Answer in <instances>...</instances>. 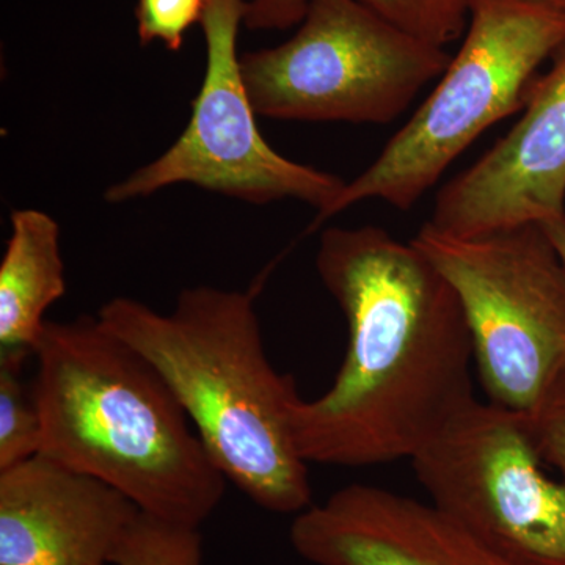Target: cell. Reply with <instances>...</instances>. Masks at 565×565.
Returning a JSON list of instances; mask_svg holds the SVG:
<instances>
[{
  "label": "cell",
  "instance_id": "e0dca14e",
  "mask_svg": "<svg viewBox=\"0 0 565 565\" xmlns=\"http://www.w3.org/2000/svg\"><path fill=\"white\" fill-rule=\"evenodd\" d=\"M527 418L539 452L565 481V371Z\"/></svg>",
  "mask_w": 565,
  "mask_h": 565
},
{
  "label": "cell",
  "instance_id": "9c48e42d",
  "mask_svg": "<svg viewBox=\"0 0 565 565\" xmlns=\"http://www.w3.org/2000/svg\"><path fill=\"white\" fill-rule=\"evenodd\" d=\"M522 118L437 195L427 225L468 237L565 215V46L527 90Z\"/></svg>",
  "mask_w": 565,
  "mask_h": 565
},
{
  "label": "cell",
  "instance_id": "d6986e66",
  "mask_svg": "<svg viewBox=\"0 0 565 565\" xmlns=\"http://www.w3.org/2000/svg\"><path fill=\"white\" fill-rule=\"evenodd\" d=\"M541 2L546 3V6L555 7V9L564 11L565 13V0H541Z\"/></svg>",
  "mask_w": 565,
  "mask_h": 565
},
{
  "label": "cell",
  "instance_id": "30bf717a",
  "mask_svg": "<svg viewBox=\"0 0 565 565\" xmlns=\"http://www.w3.org/2000/svg\"><path fill=\"white\" fill-rule=\"evenodd\" d=\"M289 541L315 565H516L433 503L366 484L294 515Z\"/></svg>",
  "mask_w": 565,
  "mask_h": 565
},
{
  "label": "cell",
  "instance_id": "ba28073f",
  "mask_svg": "<svg viewBox=\"0 0 565 565\" xmlns=\"http://www.w3.org/2000/svg\"><path fill=\"white\" fill-rule=\"evenodd\" d=\"M245 7L247 0H207L200 22L206 71L191 120L156 161L110 185L106 202H131L185 182L253 204L299 200L321 214L343 191L341 178L286 159L259 132L237 55Z\"/></svg>",
  "mask_w": 565,
  "mask_h": 565
},
{
  "label": "cell",
  "instance_id": "7a4b0ae2",
  "mask_svg": "<svg viewBox=\"0 0 565 565\" xmlns=\"http://www.w3.org/2000/svg\"><path fill=\"white\" fill-rule=\"evenodd\" d=\"M31 385L40 455L92 476L141 514L200 527L225 497V476L172 388L99 319L47 321Z\"/></svg>",
  "mask_w": 565,
  "mask_h": 565
},
{
  "label": "cell",
  "instance_id": "ac0fdd59",
  "mask_svg": "<svg viewBox=\"0 0 565 565\" xmlns=\"http://www.w3.org/2000/svg\"><path fill=\"white\" fill-rule=\"evenodd\" d=\"M541 225L544 226L545 233L548 234L550 239L555 244L557 253L565 263V215L541 223Z\"/></svg>",
  "mask_w": 565,
  "mask_h": 565
},
{
  "label": "cell",
  "instance_id": "7c38bea8",
  "mask_svg": "<svg viewBox=\"0 0 565 565\" xmlns=\"http://www.w3.org/2000/svg\"><path fill=\"white\" fill-rule=\"evenodd\" d=\"M0 262V351L32 353L43 334L44 315L66 292L61 228L46 212L13 211Z\"/></svg>",
  "mask_w": 565,
  "mask_h": 565
},
{
  "label": "cell",
  "instance_id": "8fae6325",
  "mask_svg": "<svg viewBox=\"0 0 565 565\" xmlns=\"http://www.w3.org/2000/svg\"><path fill=\"white\" fill-rule=\"evenodd\" d=\"M140 511L44 456L0 471V565H111Z\"/></svg>",
  "mask_w": 565,
  "mask_h": 565
},
{
  "label": "cell",
  "instance_id": "5bb4252c",
  "mask_svg": "<svg viewBox=\"0 0 565 565\" xmlns=\"http://www.w3.org/2000/svg\"><path fill=\"white\" fill-rule=\"evenodd\" d=\"M32 353L0 351V471L40 455L41 418L24 367Z\"/></svg>",
  "mask_w": 565,
  "mask_h": 565
},
{
  "label": "cell",
  "instance_id": "4fadbf2b",
  "mask_svg": "<svg viewBox=\"0 0 565 565\" xmlns=\"http://www.w3.org/2000/svg\"><path fill=\"white\" fill-rule=\"evenodd\" d=\"M311 0H247L244 25L250 31H282L302 22ZM403 31L446 47L462 39L468 0H360Z\"/></svg>",
  "mask_w": 565,
  "mask_h": 565
},
{
  "label": "cell",
  "instance_id": "277c9868",
  "mask_svg": "<svg viewBox=\"0 0 565 565\" xmlns=\"http://www.w3.org/2000/svg\"><path fill=\"white\" fill-rule=\"evenodd\" d=\"M462 39L414 117L308 232L366 200L412 210L482 132L525 107L535 71L565 46V13L541 0H468Z\"/></svg>",
  "mask_w": 565,
  "mask_h": 565
},
{
  "label": "cell",
  "instance_id": "52a82bcc",
  "mask_svg": "<svg viewBox=\"0 0 565 565\" xmlns=\"http://www.w3.org/2000/svg\"><path fill=\"white\" fill-rule=\"evenodd\" d=\"M430 503L516 565H565V481L546 475L530 418L471 401L412 459Z\"/></svg>",
  "mask_w": 565,
  "mask_h": 565
},
{
  "label": "cell",
  "instance_id": "2e32d148",
  "mask_svg": "<svg viewBox=\"0 0 565 565\" xmlns=\"http://www.w3.org/2000/svg\"><path fill=\"white\" fill-rule=\"evenodd\" d=\"M207 0H137V31L141 44L162 41L167 50L180 51L185 33L202 22Z\"/></svg>",
  "mask_w": 565,
  "mask_h": 565
},
{
  "label": "cell",
  "instance_id": "5b68a950",
  "mask_svg": "<svg viewBox=\"0 0 565 565\" xmlns=\"http://www.w3.org/2000/svg\"><path fill=\"white\" fill-rule=\"evenodd\" d=\"M462 303L489 403L530 414L565 371V263L539 223L412 239Z\"/></svg>",
  "mask_w": 565,
  "mask_h": 565
},
{
  "label": "cell",
  "instance_id": "9a60e30c",
  "mask_svg": "<svg viewBox=\"0 0 565 565\" xmlns=\"http://www.w3.org/2000/svg\"><path fill=\"white\" fill-rule=\"evenodd\" d=\"M200 527L139 514L115 552L111 565H202Z\"/></svg>",
  "mask_w": 565,
  "mask_h": 565
},
{
  "label": "cell",
  "instance_id": "8992f818",
  "mask_svg": "<svg viewBox=\"0 0 565 565\" xmlns=\"http://www.w3.org/2000/svg\"><path fill=\"white\" fill-rule=\"evenodd\" d=\"M451 58L360 0H311L292 39L241 66L258 117L388 125Z\"/></svg>",
  "mask_w": 565,
  "mask_h": 565
},
{
  "label": "cell",
  "instance_id": "6da1fadb",
  "mask_svg": "<svg viewBox=\"0 0 565 565\" xmlns=\"http://www.w3.org/2000/svg\"><path fill=\"white\" fill-rule=\"evenodd\" d=\"M316 269L348 322L334 382L289 407L307 462L412 460L471 401L473 343L462 303L414 243L379 226L323 230Z\"/></svg>",
  "mask_w": 565,
  "mask_h": 565
},
{
  "label": "cell",
  "instance_id": "3957f363",
  "mask_svg": "<svg viewBox=\"0 0 565 565\" xmlns=\"http://www.w3.org/2000/svg\"><path fill=\"white\" fill-rule=\"evenodd\" d=\"M96 318L162 375L226 481L253 504L281 515L313 504L289 424L299 392L267 356L252 292L182 289L170 313L117 297Z\"/></svg>",
  "mask_w": 565,
  "mask_h": 565
}]
</instances>
